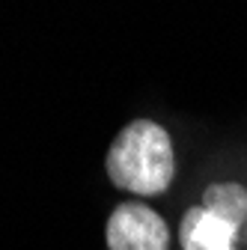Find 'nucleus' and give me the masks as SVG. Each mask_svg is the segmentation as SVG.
Instances as JSON below:
<instances>
[{"mask_svg": "<svg viewBox=\"0 0 247 250\" xmlns=\"http://www.w3.org/2000/svg\"><path fill=\"white\" fill-rule=\"evenodd\" d=\"M116 188L137 197L164 194L176 176V152L167 128L149 119H134L116 134L104 158Z\"/></svg>", "mask_w": 247, "mask_h": 250, "instance_id": "1", "label": "nucleus"}, {"mask_svg": "<svg viewBox=\"0 0 247 250\" xmlns=\"http://www.w3.org/2000/svg\"><path fill=\"white\" fill-rule=\"evenodd\" d=\"M107 250H170V229L146 203H122L107 221Z\"/></svg>", "mask_w": 247, "mask_h": 250, "instance_id": "2", "label": "nucleus"}, {"mask_svg": "<svg viewBox=\"0 0 247 250\" xmlns=\"http://www.w3.org/2000/svg\"><path fill=\"white\" fill-rule=\"evenodd\" d=\"M235 235H238V227L214 217L203 206H194L185 211L182 227H179L182 250H232Z\"/></svg>", "mask_w": 247, "mask_h": 250, "instance_id": "3", "label": "nucleus"}, {"mask_svg": "<svg viewBox=\"0 0 247 250\" xmlns=\"http://www.w3.org/2000/svg\"><path fill=\"white\" fill-rule=\"evenodd\" d=\"M203 208L241 229V224H247V188L238 182L208 185L203 194Z\"/></svg>", "mask_w": 247, "mask_h": 250, "instance_id": "4", "label": "nucleus"}]
</instances>
